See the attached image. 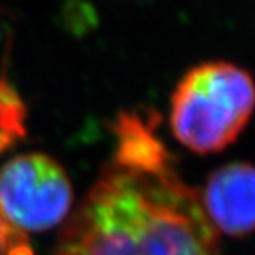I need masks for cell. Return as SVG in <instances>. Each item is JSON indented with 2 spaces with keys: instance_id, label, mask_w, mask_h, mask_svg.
Here are the masks:
<instances>
[{
  "instance_id": "1",
  "label": "cell",
  "mask_w": 255,
  "mask_h": 255,
  "mask_svg": "<svg viewBox=\"0 0 255 255\" xmlns=\"http://www.w3.org/2000/svg\"><path fill=\"white\" fill-rule=\"evenodd\" d=\"M57 255H222L199 194L172 162L128 167L113 162L96 181Z\"/></svg>"
},
{
  "instance_id": "2",
  "label": "cell",
  "mask_w": 255,
  "mask_h": 255,
  "mask_svg": "<svg viewBox=\"0 0 255 255\" xmlns=\"http://www.w3.org/2000/svg\"><path fill=\"white\" fill-rule=\"evenodd\" d=\"M255 111V80L229 62L191 68L171 98L172 136L196 154H216L241 136Z\"/></svg>"
},
{
  "instance_id": "3",
  "label": "cell",
  "mask_w": 255,
  "mask_h": 255,
  "mask_svg": "<svg viewBox=\"0 0 255 255\" xmlns=\"http://www.w3.org/2000/svg\"><path fill=\"white\" fill-rule=\"evenodd\" d=\"M71 202L68 176L52 157L20 154L0 169V212L20 232L55 227L66 217Z\"/></svg>"
},
{
  "instance_id": "4",
  "label": "cell",
  "mask_w": 255,
  "mask_h": 255,
  "mask_svg": "<svg viewBox=\"0 0 255 255\" xmlns=\"http://www.w3.org/2000/svg\"><path fill=\"white\" fill-rule=\"evenodd\" d=\"M199 197L216 231L231 237L255 232V164L229 162L219 167Z\"/></svg>"
},
{
  "instance_id": "5",
  "label": "cell",
  "mask_w": 255,
  "mask_h": 255,
  "mask_svg": "<svg viewBox=\"0 0 255 255\" xmlns=\"http://www.w3.org/2000/svg\"><path fill=\"white\" fill-rule=\"evenodd\" d=\"M5 146L7 141L0 136V149ZM0 255H33L25 241L23 232L10 226L2 212H0Z\"/></svg>"
}]
</instances>
